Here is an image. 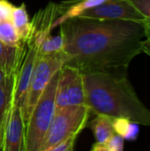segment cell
Returning <instances> with one entry per match:
<instances>
[{"instance_id": "6da1fadb", "label": "cell", "mask_w": 150, "mask_h": 151, "mask_svg": "<svg viewBox=\"0 0 150 151\" xmlns=\"http://www.w3.org/2000/svg\"><path fill=\"white\" fill-rule=\"evenodd\" d=\"M65 40V65L83 74L125 73L142 53L143 22L78 16L60 25Z\"/></svg>"}, {"instance_id": "7a4b0ae2", "label": "cell", "mask_w": 150, "mask_h": 151, "mask_svg": "<svg viewBox=\"0 0 150 151\" xmlns=\"http://www.w3.org/2000/svg\"><path fill=\"white\" fill-rule=\"evenodd\" d=\"M83 79L91 114L126 119L150 127V110L137 96L127 72L85 73Z\"/></svg>"}, {"instance_id": "3957f363", "label": "cell", "mask_w": 150, "mask_h": 151, "mask_svg": "<svg viewBox=\"0 0 150 151\" xmlns=\"http://www.w3.org/2000/svg\"><path fill=\"white\" fill-rule=\"evenodd\" d=\"M57 79L58 72L50 81L28 119L26 125L25 151H40L56 110Z\"/></svg>"}, {"instance_id": "277c9868", "label": "cell", "mask_w": 150, "mask_h": 151, "mask_svg": "<svg viewBox=\"0 0 150 151\" xmlns=\"http://www.w3.org/2000/svg\"><path fill=\"white\" fill-rule=\"evenodd\" d=\"M91 111L88 105L56 107L55 113L40 151H50L62 140L80 134L87 127Z\"/></svg>"}, {"instance_id": "5b68a950", "label": "cell", "mask_w": 150, "mask_h": 151, "mask_svg": "<svg viewBox=\"0 0 150 151\" xmlns=\"http://www.w3.org/2000/svg\"><path fill=\"white\" fill-rule=\"evenodd\" d=\"M65 61L66 55L65 51L49 57L37 58L22 111L25 126L50 81L65 65Z\"/></svg>"}, {"instance_id": "8992f818", "label": "cell", "mask_w": 150, "mask_h": 151, "mask_svg": "<svg viewBox=\"0 0 150 151\" xmlns=\"http://www.w3.org/2000/svg\"><path fill=\"white\" fill-rule=\"evenodd\" d=\"M87 105L83 73L77 68L63 65L58 71L56 107Z\"/></svg>"}, {"instance_id": "52a82bcc", "label": "cell", "mask_w": 150, "mask_h": 151, "mask_svg": "<svg viewBox=\"0 0 150 151\" xmlns=\"http://www.w3.org/2000/svg\"><path fill=\"white\" fill-rule=\"evenodd\" d=\"M80 16L99 19H121L143 22L145 17L129 0H107L85 10Z\"/></svg>"}, {"instance_id": "ba28073f", "label": "cell", "mask_w": 150, "mask_h": 151, "mask_svg": "<svg viewBox=\"0 0 150 151\" xmlns=\"http://www.w3.org/2000/svg\"><path fill=\"white\" fill-rule=\"evenodd\" d=\"M36 60L37 46L33 40L28 39L27 42L25 55L15 74V86L13 94V104L21 108L22 111Z\"/></svg>"}, {"instance_id": "9c48e42d", "label": "cell", "mask_w": 150, "mask_h": 151, "mask_svg": "<svg viewBox=\"0 0 150 151\" xmlns=\"http://www.w3.org/2000/svg\"><path fill=\"white\" fill-rule=\"evenodd\" d=\"M25 134L22 110L12 103L4 128L2 151H25Z\"/></svg>"}, {"instance_id": "30bf717a", "label": "cell", "mask_w": 150, "mask_h": 151, "mask_svg": "<svg viewBox=\"0 0 150 151\" xmlns=\"http://www.w3.org/2000/svg\"><path fill=\"white\" fill-rule=\"evenodd\" d=\"M26 46L27 42L12 46L0 40V69L9 75H15L25 55Z\"/></svg>"}, {"instance_id": "8fae6325", "label": "cell", "mask_w": 150, "mask_h": 151, "mask_svg": "<svg viewBox=\"0 0 150 151\" xmlns=\"http://www.w3.org/2000/svg\"><path fill=\"white\" fill-rule=\"evenodd\" d=\"M13 7L10 2L0 0V40L8 45L18 46L21 42L12 23Z\"/></svg>"}, {"instance_id": "7c38bea8", "label": "cell", "mask_w": 150, "mask_h": 151, "mask_svg": "<svg viewBox=\"0 0 150 151\" xmlns=\"http://www.w3.org/2000/svg\"><path fill=\"white\" fill-rule=\"evenodd\" d=\"M14 86L15 75L0 85V151H2L5 125L13 103Z\"/></svg>"}, {"instance_id": "4fadbf2b", "label": "cell", "mask_w": 150, "mask_h": 151, "mask_svg": "<svg viewBox=\"0 0 150 151\" xmlns=\"http://www.w3.org/2000/svg\"><path fill=\"white\" fill-rule=\"evenodd\" d=\"M87 127H90L97 144L103 143L116 133L113 127V119L103 114H96L95 118L88 122Z\"/></svg>"}, {"instance_id": "5bb4252c", "label": "cell", "mask_w": 150, "mask_h": 151, "mask_svg": "<svg viewBox=\"0 0 150 151\" xmlns=\"http://www.w3.org/2000/svg\"><path fill=\"white\" fill-rule=\"evenodd\" d=\"M11 19L20 42H27L31 34L32 24L24 4H20L19 6L13 7Z\"/></svg>"}, {"instance_id": "9a60e30c", "label": "cell", "mask_w": 150, "mask_h": 151, "mask_svg": "<svg viewBox=\"0 0 150 151\" xmlns=\"http://www.w3.org/2000/svg\"><path fill=\"white\" fill-rule=\"evenodd\" d=\"M65 40L61 34L58 35H48L37 47V58H44L63 52Z\"/></svg>"}, {"instance_id": "2e32d148", "label": "cell", "mask_w": 150, "mask_h": 151, "mask_svg": "<svg viewBox=\"0 0 150 151\" xmlns=\"http://www.w3.org/2000/svg\"><path fill=\"white\" fill-rule=\"evenodd\" d=\"M113 119V118H112ZM138 124L126 119H113V127L115 133L120 135L124 140H135L139 134Z\"/></svg>"}, {"instance_id": "e0dca14e", "label": "cell", "mask_w": 150, "mask_h": 151, "mask_svg": "<svg viewBox=\"0 0 150 151\" xmlns=\"http://www.w3.org/2000/svg\"><path fill=\"white\" fill-rule=\"evenodd\" d=\"M124 139L115 134L109 140L104 142L103 143H95L92 148V151H122L124 149Z\"/></svg>"}, {"instance_id": "ac0fdd59", "label": "cell", "mask_w": 150, "mask_h": 151, "mask_svg": "<svg viewBox=\"0 0 150 151\" xmlns=\"http://www.w3.org/2000/svg\"><path fill=\"white\" fill-rule=\"evenodd\" d=\"M78 134L71 135L61 142H59L56 146H54L50 151H72L73 150L76 140L78 138Z\"/></svg>"}, {"instance_id": "d6986e66", "label": "cell", "mask_w": 150, "mask_h": 151, "mask_svg": "<svg viewBox=\"0 0 150 151\" xmlns=\"http://www.w3.org/2000/svg\"><path fill=\"white\" fill-rule=\"evenodd\" d=\"M145 17L150 18V0H129Z\"/></svg>"}, {"instance_id": "ffe728a7", "label": "cell", "mask_w": 150, "mask_h": 151, "mask_svg": "<svg viewBox=\"0 0 150 151\" xmlns=\"http://www.w3.org/2000/svg\"><path fill=\"white\" fill-rule=\"evenodd\" d=\"M143 27H144V33H145V38L150 40V18H146L143 21Z\"/></svg>"}, {"instance_id": "44dd1931", "label": "cell", "mask_w": 150, "mask_h": 151, "mask_svg": "<svg viewBox=\"0 0 150 151\" xmlns=\"http://www.w3.org/2000/svg\"><path fill=\"white\" fill-rule=\"evenodd\" d=\"M142 52L146 53L150 57V40L145 39L142 41Z\"/></svg>"}, {"instance_id": "7402d4cb", "label": "cell", "mask_w": 150, "mask_h": 151, "mask_svg": "<svg viewBox=\"0 0 150 151\" xmlns=\"http://www.w3.org/2000/svg\"><path fill=\"white\" fill-rule=\"evenodd\" d=\"M11 76H14V75H9L5 72H4L3 70L0 69V85H2L3 83H4Z\"/></svg>"}]
</instances>
